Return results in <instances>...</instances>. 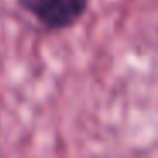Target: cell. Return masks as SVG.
Wrapping results in <instances>:
<instances>
[{
  "mask_svg": "<svg viewBox=\"0 0 158 158\" xmlns=\"http://www.w3.org/2000/svg\"><path fill=\"white\" fill-rule=\"evenodd\" d=\"M17 4L43 27L63 31L85 15L90 0H17Z\"/></svg>",
  "mask_w": 158,
  "mask_h": 158,
  "instance_id": "6da1fadb",
  "label": "cell"
}]
</instances>
